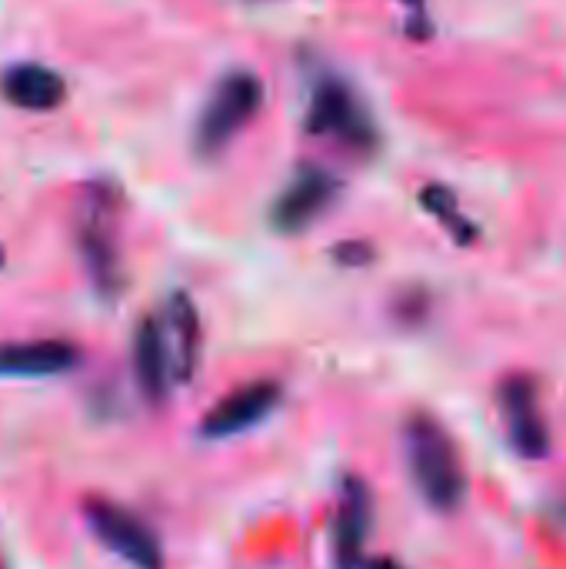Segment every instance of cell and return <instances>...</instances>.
Listing matches in <instances>:
<instances>
[{
    "mask_svg": "<svg viewBox=\"0 0 566 569\" xmlns=\"http://www.w3.org/2000/svg\"><path fill=\"white\" fill-rule=\"evenodd\" d=\"M280 403H284V387L277 380L244 383L207 410V417L200 420V437L203 440H230L237 433H247V430L260 427L267 417H274Z\"/></svg>",
    "mask_w": 566,
    "mask_h": 569,
    "instance_id": "52a82bcc",
    "label": "cell"
},
{
    "mask_svg": "<svg viewBox=\"0 0 566 569\" xmlns=\"http://www.w3.org/2000/svg\"><path fill=\"white\" fill-rule=\"evenodd\" d=\"M404 453L410 480L430 510L454 513L464 507L467 473L457 443L440 420H434L430 413H410L404 423Z\"/></svg>",
    "mask_w": 566,
    "mask_h": 569,
    "instance_id": "7a4b0ae2",
    "label": "cell"
},
{
    "mask_svg": "<svg viewBox=\"0 0 566 569\" xmlns=\"http://www.w3.org/2000/svg\"><path fill=\"white\" fill-rule=\"evenodd\" d=\"M397 317H400V323H407V327H414V323H420L424 317H427V310H430V303H427V297L424 293H417V290H410L407 297H400L397 300Z\"/></svg>",
    "mask_w": 566,
    "mask_h": 569,
    "instance_id": "2e32d148",
    "label": "cell"
},
{
    "mask_svg": "<svg viewBox=\"0 0 566 569\" xmlns=\"http://www.w3.org/2000/svg\"><path fill=\"white\" fill-rule=\"evenodd\" d=\"M0 93L20 107V110H57L67 97V83L57 70L43 67V63H17L10 70H3L0 77Z\"/></svg>",
    "mask_w": 566,
    "mask_h": 569,
    "instance_id": "7c38bea8",
    "label": "cell"
},
{
    "mask_svg": "<svg viewBox=\"0 0 566 569\" xmlns=\"http://www.w3.org/2000/svg\"><path fill=\"white\" fill-rule=\"evenodd\" d=\"M260 107H264V83L254 70L224 73L197 117L193 150L207 160L220 157L237 140V133L260 113Z\"/></svg>",
    "mask_w": 566,
    "mask_h": 569,
    "instance_id": "3957f363",
    "label": "cell"
},
{
    "mask_svg": "<svg viewBox=\"0 0 566 569\" xmlns=\"http://www.w3.org/2000/svg\"><path fill=\"white\" fill-rule=\"evenodd\" d=\"M360 569H404L397 560H390V557H377V560H367V563H360Z\"/></svg>",
    "mask_w": 566,
    "mask_h": 569,
    "instance_id": "e0dca14e",
    "label": "cell"
},
{
    "mask_svg": "<svg viewBox=\"0 0 566 569\" xmlns=\"http://www.w3.org/2000/svg\"><path fill=\"white\" fill-rule=\"evenodd\" d=\"M7 263V253H3V247H0V267Z\"/></svg>",
    "mask_w": 566,
    "mask_h": 569,
    "instance_id": "ac0fdd59",
    "label": "cell"
},
{
    "mask_svg": "<svg viewBox=\"0 0 566 569\" xmlns=\"http://www.w3.org/2000/svg\"><path fill=\"white\" fill-rule=\"evenodd\" d=\"M500 410L514 450L524 460H544L550 453V427L540 413L537 383L530 377H510L500 383Z\"/></svg>",
    "mask_w": 566,
    "mask_h": 569,
    "instance_id": "9c48e42d",
    "label": "cell"
},
{
    "mask_svg": "<svg viewBox=\"0 0 566 569\" xmlns=\"http://www.w3.org/2000/svg\"><path fill=\"white\" fill-rule=\"evenodd\" d=\"M153 320H157V330H160V343H163V353H167L173 387L190 383L197 367H200V343H203L197 303L187 293L177 290V293H170L163 300V307H160V313Z\"/></svg>",
    "mask_w": 566,
    "mask_h": 569,
    "instance_id": "ba28073f",
    "label": "cell"
},
{
    "mask_svg": "<svg viewBox=\"0 0 566 569\" xmlns=\"http://www.w3.org/2000/svg\"><path fill=\"white\" fill-rule=\"evenodd\" d=\"M83 353L70 340H13L0 343V377H20V380H43V377H63L73 367H80Z\"/></svg>",
    "mask_w": 566,
    "mask_h": 569,
    "instance_id": "8fae6325",
    "label": "cell"
},
{
    "mask_svg": "<svg viewBox=\"0 0 566 569\" xmlns=\"http://www.w3.org/2000/svg\"><path fill=\"white\" fill-rule=\"evenodd\" d=\"M407 3H420V0H407Z\"/></svg>",
    "mask_w": 566,
    "mask_h": 569,
    "instance_id": "d6986e66",
    "label": "cell"
},
{
    "mask_svg": "<svg viewBox=\"0 0 566 569\" xmlns=\"http://www.w3.org/2000/svg\"><path fill=\"white\" fill-rule=\"evenodd\" d=\"M73 240L93 293L117 300L127 287V273L120 253V197L113 183H87L73 210Z\"/></svg>",
    "mask_w": 566,
    "mask_h": 569,
    "instance_id": "6da1fadb",
    "label": "cell"
},
{
    "mask_svg": "<svg viewBox=\"0 0 566 569\" xmlns=\"http://www.w3.org/2000/svg\"><path fill=\"white\" fill-rule=\"evenodd\" d=\"M83 520H87L90 533L130 569H163L167 563L157 530L133 510H127L107 497H87Z\"/></svg>",
    "mask_w": 566,
    "mask_h": 569,
    "instance_id": "277c9868",
    "label": "cell"
},
{
    "mask_svg": "<svg viewBox=\"0 0 566 569\" xmlns=\"http://www.w3.org/2000/svg\"><path fill=\"white\" fill-rule=\"evenodd\" d=\"M374 527V497L360 477H344L340 507L334 520V560L337 569H360L364 547Z\"/></svg>",
    "mask_w": 566,
    "mask_h": 569,
    "instance_id": "30bf717a",
    "label": "cell"
},
{
    "mask_svg": "<svg viewBox=\"0 0 566 569\" xmlns=\"http://www.w3.org/2000/svg\"><path fill=\"white\" fill-rule=\"evenodd\" d=\"M307 130L314 137H334L350 150L370 153L377 147V123L370 120L360 97L337 77H324L310 97Z\"/></svg>",
    "mask_w": 566,
    "mask_h": 569,
    "instance_id": "5b68a950",
    "label": "cell"
},
{
    "mask_svg": "<svg viewBox=\"0 0 566 569\" xmlns=\"http://www.w3.org/2000/svg\"><path fill=\"white\" fill-rule=\"evenodd\" d=\"M420 200H424V207L454 233V240L457 243H474L477 240V227L460 213V207H457V197H454V190H447V187H440V183H434V187H427L424 193H420Z\"/></svg>",
    "mask_w": 566,
    "mask_h": 569,
    "instance_id": "5bb4252c",
    "label": "cell"
},
{
    "mask_svg": "<svg viewBox=\"0 0 566 569\" xmlns=\"http://www.w3.org/2000/svg\"><path fill=\"white\" fill-rule=\"evenodd\" d=\"M374 247L367 243V240H344V243H337L334 247V260L340 263V267H367V263H374Z\"/></svg>",
    "mask_w": 566,
    "mask_h": 569,
    "instance_id": "9a60e30c",
    "label": "cell"
},
{
    "mask_svg": "<svg viewBox=\"0 0 566 569\" xmlns=\"http://www.w3.org/2000/svg\"><path fill=\"white\" fill-rule=\"evenodd\" d=\"M337 197H340V177H334L324 167L304 163L274 200L270 223L280 233H304L337 203Z\"/></svg>",
    "mask_w": 566,
    "mask_h": 569,
    "instance_id": "8992f818",
    "label": "cell"
},
{
    "mask_svg": "<svg viewBox=\"0 0 566 569\" xmlns=\"http://www.w3.org/2000/svg\"><path fill=\"white\" fill-rule=\"evenodd\" d=\"M133 373H137V387L143 393L147 403H163L173 380H170V367H167V353L160 343V330L153 317H143L133 327Z\"/></svg>",
    "mask_w": 566,
    "mask_h": 569,
    "instance_id": "4fadbf2b",
    "label": "cell"
}]
</instances>
